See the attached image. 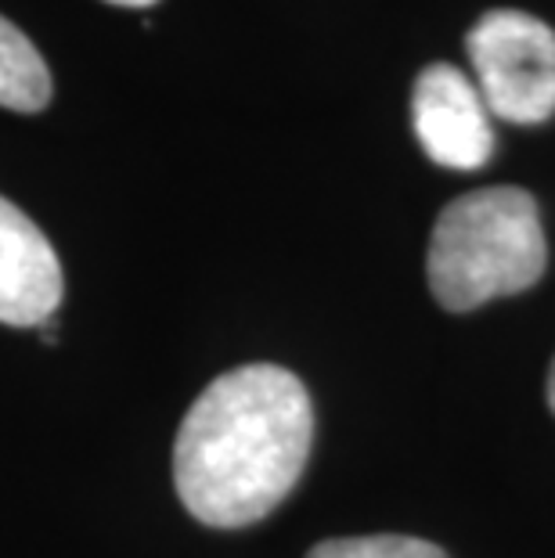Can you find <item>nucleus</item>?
Returning <instances> with one entry per match:
<instances>
[{
  "instance_id": "nucleus-1",
  "label": "nucleus",
  "mask_w": 555,
  "mask_h": 558,
  "mask_svg": "<svg viewBox=\"0 0 555 558\" xmlns=\"http://www.w3.org/2000/svg\"><path fill=\"white\" fill-rule=\"evenodd\" d=\"M314 444V403L278 364H245L214 378L173 439L181 505L214 530L260 522L300 483Z\"/></svg>"
},
{
  "instance_id": "nucleus-2",
  "label": "nucleus",
  "mask_w": 555,
  "mask_h": 558,
  "mask_svg": "<svg viewBox=\"0 0 555 558\" xmlns=\"http://www.w3.org/2000/svg\"><path fill=\"white\" fill-rule=\"evenodd\" d=\"M545 267V228L523 187H480L436 217L426 275L444 311L466 314L498 295L527 292Z\"/></svg>"
},
{
  "instance_id": "nucleus-3",
  "label": "nucleus",
  "mask_w": 555,
  "mask_h": 558,
  "mask_svg": "<svg viewBox=\"0 0 555 558\" xmlns=\"http://www.w3.org/2000/svg\"><path fill=\"white\" fill-rule=\"evenodd\" d=\"M466 51L487 112L505 123H545L555 112V33L527 11H487Z\"/></svg>"
},
{
  "instance_id": "nucleus-4",
  "label": "nucleus",
  "mask_w": 555,
  "mask_h": 558,
  "mask_svg": "<svg viewBox=\"0 0 555 558\" xmlns=\"http://www.w3.org/2000/svg\"><path fill=\"white\" fill-rule=\"evenodd\" d=\"M411 123L422 151L447 170H480L494 151V130L476 83L447 62H433L419 73Z\"/></svg>"
},
{
  "instance_id": "nucleus-5",
  "label": "nucleus",
  "mask_w": 555,
  "mask_h": 558,
  "mask_svg": "<svg viewBox=\"0 0 555 558\" xmlns=\"http://www.w3.org/2000/svg\"><path fill=\"white\" fill-rule=\"evenodd\" d=\"M62 289V264L47 234L0 195V320L11 328L47 325Z\"/></svg>"
},
{
  "instance_id": "nucleus-6",
  "label": "nucleus",
  "mask_w": 555,
  "mask_h": 558,
  "mask_svg": "<svg viewBox=\"0 0 555 558\" xmlns=\"http://www.w3.org/2000/svg\"><path fill=\"white\" fill-rule=\"evenodd\" d=\"M51 101V73L33 40L0 15V105L11 112H40Z\"/></svg>"
},
{
  "instance_id": "nucleus-7",
  "label": "nucleus",
  "mask_w": 555,
  "mask_h": 558,
  "mask_svg": "<svg viewBox=\"0 0 555 558\" xmlns=\"http://www.w3.org/2000/svg\"><path fill=\"white\" fill-rule=\"evenodd\" d=\"M306 558H447V551L405 533H375V537L322 541L306 551Z\"/></svg>"
},
{
  "instance_id": "nucleus-8",
  "label": "nucleus",
  "mask_w": 555,
  "mask_h": 558,
  "mask_svg": "<svg viewBox=\"0 0 555 558\" xmlns=\"http://www.w3.org/2000/svg\"><path fill=\"white\" fill-rule=\"evenodd\" d=\"M109 4H120V8H152L156 0H109Z\"/></svg>"
},
{
  "instance_id": "nucleus-9",
  "label": "nucleus",
  "mask_w": 555,
  "mask_h": 558,
  "mask_svg": "<svg viewBox=\"0 0 555 558\" xmlns=\"http://www.w3.org/2000/svg\"><path fill=\"white\" fill-rule=\"evenodd\" d=\"M548 408L555 414V361H552V372H548Z\"/></svg>"
}]
</instances>
